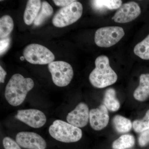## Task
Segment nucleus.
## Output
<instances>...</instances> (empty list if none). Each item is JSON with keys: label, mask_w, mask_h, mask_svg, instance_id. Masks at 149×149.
Returning a JSON list of instances; mask_svg holds the SVG:
<instances>
[{"label": "nucleus", "mask_w": 149, "mask_h": 149, "mask_svg": "<svg viewBox=\"0 0 149 149\" xmlns=\"http://www.w3.org/2000/svg\"><path fill=\"white\" fill-rule=\"evenodd\" d=\"M108 111L104 105H100L90 111V122L92 128L95 130H100L105 128L109 122Z\"/></svg>", "instance_id": "12"}, {"label": "nucleus", "mask_w": 149, "mask_h": 149, "mask_svg": "<svg viewBox=\"0 0 149 149\" xmlns=\"http://www.w3.org/2000/svg\"><path fill=\"white\" fill-rule=\"evenodd\" d=\"M83 11L82 4L75 1L56 13L53 18V24L56 27H63L73 24L80 18Z\"/></svg>", "instance_id": "4"}, {"label": "nucleus", "mask_w": 149, "mask_h": 149, "mask_svg": "<svg viewBox=\"0 0 149 149\" xmlns=\"http://www.w3.org/2000/svg\"><path fill=\"white\" fill-rule=\"evenodd\" d=\"M95 68L89 76L90 82L94 87L103 88L116 82L117 74L110 66L109 59L107 56H99L95 61Z\"/></svg>", "instance_id": "2"}, {"label": "nucleus", "mask_w": 149, "mask_h": 149, "mask_svg": "<svg viewBox=\"0 0 149 149\" xmlns=\"http://www.w3.org/2000/svg\"><path fill=\"white\" fill-rule=\"evenodd\" d=\"M25 59L24 58V56H21L20 58V59L21 60V61H23Z\"/></svg>", "instance_id": "28"}, {"label": "nucleus", "mask_w": 149, "mask_h": 149, "mask_svg": "<svg viewBox=\"0 0 149 149\" xmlns=\"http://www.w3.org/2000/svg\"><path fill=\"white\" fill-rule=\"evenodd\" d=\"M3 144L5 149H21L16 141L10 137H6L3 140Z\"/></svg>", "instance_id": "23"}, {"label": "nucleus", "mask_w": 149, "mask_h": 149, "mask_svg": "<svg viewBox=\"0 0 149 149\" xmlns=\"http://www.w3.org/2000/svg\"><path fill=\"white\" fill-rule=\"evenodd\" d=\"M23 56L28 62L33 64H49L55 59V56L50 50L39 44L27 46L23 51Z\"/></svg>", "instance_id": "6"}, {"label": "nucleus", "mask_w": 149, "mask_h": 149, "mask_svg": "<svg viewBox=\"0 0 149 149\" xmlns=\"http://www.w3.org/2000/svg\"><path fill=\"white\" fill-rule=\"evenodd\" d=\"M10 43V38H6L2 39L0 41V53L1 55L8 49Z\"/></svg>", "instance_id": "25"}, {"label": "nucleus", "mask_w": 149, "mask_h": 149, "mask_svg": "<svg viewBox=\"0 0 149 149\" xmlns=\"http://www.w3.org/2000/svg\"><path fill=\"white\" fill-rule=\"evenodd\" d=\"M125 32L122 27L109 26L98 29L95 33V42L97 46L108 48L116 45L123 37Z\"/></svg>", "instance_id": "7"}, {"label": "nucleus", "mask_w": 149, "mask_h": 149, "mask_svg": "<svg viewBox=\"0 0 149 149\" xmlns=\"http://www.w3.org/2000/svg\"><path fill=\"white\" fill-rule=\"evenodd\" d=\"M135 139L130 134L122 135L113 142L112 145L113 149H127L134 146Z\"/></svg>", "instance_id": "19"}, {"label": "nucleus", "mask_w": 149, "mask_h": 149, "mask_svg": "<svg viewBox=\"0 0 149 149\" xmlns=\"http://www.w3.org/2000/svg\"><path fill=\"white\" fill-rule=\"evenodd\" d=\"M141 12V8L137 3L129 2L122 5L112 19L117 23H127L136 19Z\"/></svg>", "instance_id": "10"}, {"label": "nucleus", "mask_w": 149, "mask_h": 149, "mask_svg": "<svg viewBox=\"0 0 149 149\" xmlns=\"http://www.w3.org/2000/svg\"><path fill=\"white\" fill-rule=\"evenodd\" d=\"M15 140L20 146L25 149H45L47 148L45 139L34 132H19L16 135Z\"/></svg>", "instance_id": "9"}, {"label": "nucleus", "mask_w": 149, "mask_h": 149, "mask_svg": "<svg viewBox=\"0 0 149 149\" xmlns=\"http://www.w3.org/2000/svg\"><path fill=\"white\" fill-rule=\"evenodd\" d=\"M14 22L10 16L5 15L0 19V38L7 37L13 30Z\"/></svg>", "instance_id": "20"}, {"label": "nucleus", "mask_w": 149, "mask_h": 149, "mask_svg": "<svg viewBox=\"0 0 149 149\" xmlns=\"http://www.w3.org/2000/svg\"><path fill=\"white\" fill-rule=\"evenodd\" d=\"M134 53L141 59L149 60V35L135 46Z\"/></svg>", "instance_id": "21"}, {"label": "nucleus", "mask_w": 149, "mask_h": 149, "mask_svg": "<svg viewBox=\"0 0 149 149\" xmlns=\"http://www.w3.org/2000/svg\"><path fill=\"white\" fill-rule=\"evenodd\" d=\"M133 97L137 100L143 102L149 97V74H141L140 83L133 93Z\"/></svg>", "instance_id": "13"}, {"label": "nucleus", "mask_w": 149, "mask_h": 149, "mask_svg": "<svg viewBox=\"0 0 149 149\" xmlns=\"http://www.w3.org/2000/svg\"><path fill=\"white\" fill-rule=\"evenodd\" d=\"M15 117L33 128H41L47 121L45 113L41 111L35 109L19 110Z\"/></svg>", "instance_id": "8"}, {"label": "nucleus", "mask_w": 149, "mask_h": 149, "mask_svg": "<svg viewBox=\"0 0 149 149\" xmlns=\"http://www.w3.org/2000/svg\"><path fill=\"white\" fill-rule=\"evenodd\" d=\"M139 145L141 147H145L149 143V129L142 132L139 138Z\"/></svg>", "instance_id": "24"}, {"label": "nucleus", "mask_w": 149, "mask_h": 149, "mask_svg": "<svg viewBox=\"0 0 149 149\" xmlns=\"http://www.w3.org/2000/svg\"><path fill=\"white\" fill-rule=\"evenodd\" d=\"M53 82L60 87L67 86L73 77L74 72L72 66L65 61H56L48 65Z\"/></svg>", "instance_id": "5"}, {"label": "nucleus", "mask_w": 149, "mask_h": 149, "mask_svg": "<svg viewBox=\"0 0 149 149\" xmlns=\"http://www.w3.org/2000/svg\"><path fill=\"white\" fill-rule=\"evenodd\" d=\"M34 86L33 80L25 78L21 74H13L6 87L5 97L13 106L17 107L24 101L27 93Z\"/></svg>", "instance_id": "1"}, {"label": "nucleus", "mask_w": 149, "mask_h": 149, "mask_svg": "<svg viewBox=\"0 0 149 149\" xmlns=\"http://www.w3.org/2000/svg\"><path fill=\"white\" fill-rule=\"evenodd\" d=\"M90 111L88 106L84 102H80L73 110L68 114V123L77 128H83L90 120Z\"/></svg>", "instance_id": "11"}, {"label": "nucleus", "mask_w": 149, "mask_h": 149, "mask_svg": "<svg viewBox=\"0 0 149 149\" xmlns=\"http://www.w3.org/2000/svg\"><path fill=\"white\" fill-rule=\"evenodd\" d=\"M40 0H29L24 11V20L25 24L30 25L35 21L41 8Z\"/></svg>", "instance_id": "14"}, {"label": "nucleus", "mask_w": 149, "mask_h": 149, "mask_svg": "<svg viewBox=\"0 0 149 149\" xmlns=\"http://www.w3.org/2000/svg\"><path fill=\"white\" fill-rule=\"evenodd\" d=\"M7 72L1 66H0V82L1 83H4L5 79L6 78Z\"/></svg>", "instance_id": "27"}, {"label": "nucleus", "mask_w": 149, "mask_h": 149, "mask_svg": "<svg viewBox=\"0 0 149 149\" xmlns=\"http://www.w3.org/2000/svg\"><path fill=\"white\" fill-rule=\"evenodd\" d=\"M50 135L57 141L65 143L80 141L83 136L82 130L62 120L54 121L49 129Z\"/></svg>", "instance_id": "3"}, {"label": "nucleus", "mask_w": 149, "mask_h": 149, "mask_svg": "<svg viewBox=\"0 0 149 149\" xmlns=\"http://www.w3.org/2000/svg\"><path fill=\"white\" fill-rule=\"evenodd\" d=\"M113 124L115 129L120 133H128L132 128V123L129 119L117 115L113 117Z\"/></svg>", "instance_id": "17"}, {"label": "nucleus", "mask_w": 149, "mask_h": 149, "mask_svg": "<svg viewBox=\"0 0 149 149\" xmlns=\"http://www.w3.org/2000/svg\"><path fill=\"white\" fill-rule=\"evenodd\" d=\"M104 105L107 109L111 111H116L119 109L120 104L116 97V92L113 88L107 89L104 95Z\"/></svg>", "instance_id": "15"}, {"label": "nucleus", "mask_w": 149, "mask_h": 149, "mask_svg": "<svg viewBox=\"0 0 149 149\" xmlns=\"http://www.w3.org/2000/svg\"><path fill=\"white\" fill-rule=\"evenodd\" d=\"M75 1H74V0H55L53 1L56 5L64 7L69 5Z\"/></svg>", "instance_id": "26"}, {"label": "nucleus", "mask_w": 149, "mask_h": 149, "mask_svg": "<svg viewBox=\"0 0 149 149\" xmlns=\"http://www.w3.org/2000/svg\"><path fill=\"white\" fill-rule=\"evenodd\" d=\"M133 127L135 132L141 133L149 129V109L143 119L133 121Z\"/></svg>", "instance_id": "22"}, {"label": "nucleus", "mask_w": 149, "mask_h": 149, "mask_svg": "<svg viewBox=\"0 0 149 149\" xmlns=\"http://www.w3.org/2000/svg\"><path fill=\"white\" fill-rule=\"evenodd\" d=\"M53 12V9L52 6L47 1L43 2L40 12L34 22V24L37 26L42 24L48 18L52 15Z\"/></svg>", "instance_id": "18"}, {"label": "nucleus", "mask_w": 149, "mask_h": 149, "mask_svg": "<svg viewBox=\"0 0 149 149\" xmlns=\"http://www.w3.org/2000/svg\"><path fill=\"white\" fill-rule=\"evenodd\" d=\"M91 3L93 8L97 11L117 9L122 5L120 0H95L91 1Z\"/></svg>", "instance_id": "16"}]
</instances>
